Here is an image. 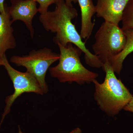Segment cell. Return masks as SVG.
<instances>
[{"mask_svg":"<svg viewBox=\"0 0 133 133\" xmlns=\"http://www.w3.org/2000/svg\"><path fill=\"white\" fill-rule=\"evenodd\" d=\"M55 4L54 11L40 15L39 17L45 30L56 34L52 38L53 42L57 45L59 44L65 47L71 43L84 52L87 64L93 68H102V63L86 48L85 42H83L72 22L77 16V10L73 6L66 4L64 0H58Z\"/></svg>","mask_w":133,"mask_h":133,"instance_id":"cell-1","label":"cell"},{"mask_svg":"<svg viewBox=\"0 0 133 133\" xmlns=\"http://www.w3.org/2000/svg\"><path fill=\"white\" fill-rule=\"evenodd\" d=\"M102 68L105 73L104 81L100 83L95 79L92 82L95 86L94 99L102 111L108 116H114L128 104L132 94L117 78L109 62L104 63Z\"/></svg>","mask_w":133,"mask_h":133,"instance_id":"cell-2","label":"cell"},{"mask_svg":"<svg viewBox=\"0 0 133 133\" xmlns=\"http://www.w3.org/2000/svg\"><path fill=\"white\" fill-rule=\"evenodd\" d=\"M57 45L60 52L59 63L49 69L52 77L60 83L75 82L80 85L92 83L98 77V73L89 70L82 64L80 57L83 52L80 49L71 43L65 47Z\"/></svg>","mask_w":133,"mask_h":133,"instance_id":"cell-3","label":"cell"},{"mask_svg":"<svg viewBox=\"0 0 133 133\" xmlns=\"http://www.w3.org/2000/svg\"><path fill=\"white\" fill-rule=\"evenodd\" d=\"M95 42L92 45L94 54L102 64L111 62L115 56L121 52L126 43L124 30L119 25L104 22L95 36Z\"/></svg>","mask_w":133,"mask_h":133,"instance_id":"cell-4","label":"cell"},{"mask_svg":"<svg viewBox=\"0 0 133 133\" xmlns=\"http://www.w3.org/2000/svg\"><path fill=\"white\" fill-rule=\"evenodd\" d=\"M59 58V54L53 52L49 48H44L33 50L28 55L13 56L10 61L16 66L25 67L26 71L38 81L44 94H46L49 91L45 79L46 72L50 66Z\"/></svg>","mask_w":133,"mask_h":133,"instance_id":"cell-5","label":"cell"},{"mask_svg":"<svg viewBox=\"0 0 133 133\" xmlns=\"http://www.w3.org/2000/svg\"><path fill=\"white\" fill-rule=\"evenodd\" d=\"M2 65L4 66L13 83L14 91L5 99L6 105L0 123V128L5 116L10 112L14 102L22 94L25 92H33L41 95L44 94L37 79L27 71L22 72L14 69L10 64L6 55L3 58Z\"/></svg>","mask_w":133,"mask_h":133,"instance_id":"cell-6","label":"cell"},{"mask_svg":"<svg viewBox=\"0 0 133 133\" xmlns=\"http://www.w3.org/2000/svg\"><path fill=\"white\" fill-rule=\"evenodd\" d=\"M11 5H5L12 23L17 21L23 22L33 38L35 30L33 25L34 16L38 12L37 3L33 0H10Z\"/></svg>","mask_w":133,"mask_h":133,"instance_id":"cell-7","label":"cell"},{"mask_svg":"<svg viewBox=\"0 0 133 133\" xmlns=\"http://www.w3.org/2000/svg\"><path fill=\"white\" fill-rule=\"evenodd\" d=\"M129 0H97L95 5L96 16L105 22L119 25Z\"/></svg>","mask_w":133,"mask_h":133,"instance_id":"cell-8","label":"cell"},{"mask_svg":"<svg viewBox=\"0 0 133 133\" xmlns=\"http://www.w3.org/2000/svg\"><path fill=\"white\" fill-rule=\"evenodd\" d=\"M5 9V14H0V66L2 65L3 58L7 51L16 47L12 26L13 23L6 8Z\"/></svg>","mask_w":133,"mask_h":133,"instance_id":"cell-9","label":"cell"},{"mask_svg":"<svg viewBox=\"0 0 133 133\" xmlns=\"http://www.w3.org/2000/svg\"><path fill=\"white\" fill-rule=\"evenodd\" d=\"M81 12V28L80 35L82 39L87 41L92 33L95 23L92 21L96 14L95 6L92 0H77Z\"/></svg>","mask_w":133,"mask_h":133,"instance_id":"cell-10","label":"cell"},{"mask_svg":"<svg viewBox=\"0 0 133 133\" xmlns=\"http://www.w3.org/2000/svg\"><path fill=\"white\" fill-rule=\"evenodd\" d=\"M127 41L125 47L121 52L115 56L110 63L115 73L119 74L123 67V63L126 57L133 52V29L124 30Z\"/></svg>","mask_w":133,"mask_h":133,"instance_id":"cell-11","label":"cell"},{"mask_svg":"<svg viewBox=\"0 0 133 133\" xmlns=\"http://www.w3.org/2000/svg\"><path fill=\"white\" fill-rule=\"evenodd\" d=\"M121 22L123 30L133 29V0H129L127 4Z\"/></svg>","mask_w":133,"mask_h":133,"instance_id":"cell-12","label":"cell"},{"mask_svg":"<svg viewBox=\"0 0 133 133\" xmlns=\"http://www.w3.org/2000/svg\"><path fill=\"white\" fill-rule=\"evenodd\" d=\"M39 4L38 12L40 14H45L48 12V8L50 5L56 4L58 0H33Z\"/></svg>","mask_w":133,"mask_h":133,"instance_id":"cell-13","label":"cell"},{"mask_svg":"<svg viewBox=\"0 0 133 133\" xmlns=\"http://www.w3.org/2000/svg\"><path fill=\"white\" fill-rule=\"evenodd\" d=\"M123 109L127 111L133 113V94L131 100L129 102L128 104Z\"/></svg>","mask_w":133,"mask_h":133,"instance_id":"cell-14","label":"cell"},{"mask_svg":"<svg viewBox=\"0 0 133 133\" xmlns=\"http://www.w3.org/2000/svg\"><path fill=\"white\" fill-rule=\"evenodd\" d=\"M5 0H0V14H5L6 12L5 4H4Z\"/></svg>","mask_w":133,"mask_h":133,"instance_id":"cell-15","label":"cell"},{"mask_svg":"<svg viewBox=\"0 0 133 133\" xmlns=\"http://www.w3.org/2000/svg\"><path fill=\"white\" fill-rule=\"evenodd\" d=\"M64 1L66 4L69 6H72V3H76L78 2L77 0H64Z\"/></svg>","mask_w":133,"mask_h":133,"instance_id":"cell-16","label":"cell"},{"mask_svg":"<svg viewBox=\"0 0 133 133\" xmlns=\"http://www.w3.org/2000/svg\"><path fill=\"white\" fill-rule=\"evenodd\" d=\"M69 133H82V131L79 128H76Z\"/></svg>","mask_w":133,"mask_h":133,"instance_id":"cell-17","label":"cell"},{"mask_svg":"<svg viewBox=\"0 0 133 133\" xmlns=\"http://www.w3.org/2000/svg\"><path fill=\"white\" fill-rule=\"evenodd\" d=\"M18 133H24L22 132L21 128H20V126H19V132H18Z\"/></svg>","mask_w":133,"mask_h":133,"instance_id":"cell-18","label":"cell"}]
</instances>
